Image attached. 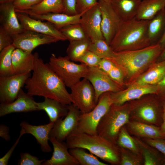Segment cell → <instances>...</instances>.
I'll list each match as a JSON object with an SVG mask.
<instances>
[{"label": "cell", "instance_id": "6da1fadb", "mask_svg": "<svg viewBox=\"0 0 165 165\" xmlns=\"http://www.w3.org/2000/svg\"><path fill=\"white\" fill-rule=\"evenodd\" d=\"M35 59L31 75L26 81L27 93L32 96L43 97L56 100L66 105L73 103L70 93L62 80L53 70L48 63H45L34 54Z\"/></svg>", "mask_w": 165, "mask_h": 165}, {"label": "cell", "instance_id": "7a4b0ae2", "mask_svg": "<svg viewBox=\"0 0 165 165\" xmlns=\"http://www.w3.org/2000/svg\"><path fill=\"white\" fill-rule=\"evenodd\" d=\"M65 141L68 148H82L111 164H120V148L116 143L101 136L74 133Z\"/></svg>", "mask_w": 165, "mask_h": 165}, {"label": "cell", "instance_id": "3957f363", "mask_svg": "<svg viewBox=\"0 0 165 165\" xmlns=\"http://www.w3.org/2000/svg\"><path fill=\"white\" fill-rule=\"evenodd\" d=\"M149 20L136 17L121 21L110 45L115 52L137 50L151 45L147 33Z\"/></svg>", "mask_w": 165, "mask_h": 165}, {"label": "cell", "instance_id": "277c9868", "mask_svg": "<svg viewBox=\"0 0 165 165\" xmlns=\"http://www.w3.org/2000/svg\"><path fill=\"white\" fill-rule=\"evenodd\" d=\"M163 49L159 43L137 50L115 52L112 61L129 76H132L158 59Z\"/></svg>", "mask_w": 165, "mask_h": 165}, {"label": "cell", "instance_id": "5b68a950", "mask_svg": "<svg viewBox=\"0 0 165 165\" xmlns=\"http://www.w3.org/2000/svg\"><path fill=\"white\" fill-rule=\"evenodd\" d=\"M130 112L123 105L112 104L97 126V134L116 143L119 132L130 122Z\"/></svg>", "mask_w": 165, "mask_h": 165}, {"label": "cell", "instance_id": "8992f818", "mask_svg": "<svg viewBox=\"0 0 165 165\" xmlns=\"http://www.w3.org/2000/svg\"><path fill=\"white\" fill-rule=\"evenodd\" d=\"M48 64L66 86L70 88L85 78L88 69L85 64H76L67 56L57 57L54 53L51 54Z\"/></svg>", "mask_w": 165, "mask_h": 165}, {"label": "cell", "instance_id": "52a82bcc", "mask_svg": "<svg viewBox=\"0 0 165 165\" xmlns=\"http://www.w3.org/2000/svg\"><path fill=\"white\" fill-rule=\"evenodd\" d=\"M112 104L110 92L102 94L92 110L88 113H80L76 129L73 133L97 134V130L98 124Z\"/></svg>", "mask_w": 165, "mask_h": 165}, {"label": "cell", "instance_id": "ba28073f", "mask_svg": "<svg viewBox=\"0 0 165 165\" xmlns=\"http://www.w3.org/2000/svg\"><path fill=\"white\" fill-rule=\"evenodd\" d=\"M73 104L81 113L92 110L97 102L96 99L94 90L90 82L83 78L71 88Z\"/></svg>", "mask_w": 165, "mask_h": 165}, {"label": "cell", "instance_id": "9c48e42d", "mask_svg": "<svg viewBox=\"0 0 165 165\" xmlns=\"http://www.w3.org/2000/svg\"><path fill=\"white\" fill-rule=\"evenodd\" d=\"M81 113L73 103L68 105V112L64 118L60 119L54 123L49 134V138H55L58 141H64L76 129L79 116Z\"/></svg>", "mask_w": 165, "mask_h": 165}, {"label": "cell", "instance_id": "30bf717a", "mask_svg": "<svg viewBox=\"0 0 165 165\" xmlns=\"http://www.w3.org/2000/svg\"><path fill=\"white\" fill-rule=\"evenodd\" d=\"M31 76V72L0 76V103L14 101L27 80Z\"/></svg>", "mask_w": 165, "mask_h": 165}, {"label": "cell", "instance_id": "8fae6325", "mask_svg": "<svg viewBox=\"0 0 165 165\" xmlns=\"http://www.w3.org/2000/svg\"><path fill=\"white\" fill-rule=\"evenodd\" d=\"M84 78L88 80L93 86L97 102L100 97L103 94L121 90L120 86L112 80L106 73L97 67H88Z\"/></svg>", "mask_w": 165, "mask_h": 165}, {"label": "cell", "instance_id": "7c38bea8", "mask_svg": "<svg viewBox=\"0 0 165 165\" xmlns=\"http://www.w3.org/2000/svg\"><path fill=\"white\" fill-rule=\"evenodd\" d=\"M12 37L13 44L16 48L29 52H31L34 49L40 45L50 44L60 41L52 36L28 30H24Z\"/></svg>", "mask_w": 165, "mask_h": 165}, {"label": "cell", "instance_id": "4fadbf2b", "mask_svg": "<svg viewBox=\"0 0 165 165\" xmlns=\"http://www.w3.org/2000/svg\"><path fill=\"white\" fill-rule=\"evenodd\" d=\"M16 13L19 20L25 30L52 36L58 38L60 41L67 40L60 30L51 23L48 21L43 22L40 20L35 19L24 13Z\"/></svg>", "mask_w": 165, "mask_h": 165}, {"label": "cell", "instance_id": "5bb4252c", "mask_svg": "<svg viewBox=\"0 0 165 165\" xmlns=\"http://www.w3.org/2000/svg\"><path fill=\"white\" fill-rule=\"evenodd\" d=\"M101 20L98 3L85 11L80 18L79 23L92 41L104 39L101 30Z\"/></svg>", "mask_w": 165, "mask_h": 165}, {"label": "cell", "instance_id": "9a60e30c", "mask_svg": "<svg viewBox=\"0 0 165 165\" xmlns=\"http://www.w3.org/2000/svg\"><path fill=\"white\" fill-rule=\"evenodd\" d=\"M101 13V30L105 40L110 45L121 21L111 3L98 1Z\"/></svg>", "mask_w": 165, "mask_h": 165}, {"label": "cell", "instance_id": "2e32d148", "mask_svg": "<svg viewBox=\"0 0 165 165\" xmlns=\"http://www.w3.org/2000/svg\"><path fill=\"white\" fill-rule=\"evenodd\" d=\"M163 104L157 103L143 104L136 108L130 118L136 121L160 127L162 122Z\"/></svg>", "mask_w": 165, "mask_h": 165}, {"label": "cell", "instance_id": "e0dca14e", "mask_svg": "<svg viewBox=\"0 0 165 165\" xmlns=\"http://www.w3.org/2000/svg\"><path fill=\"white\" fill-rule=\"evenodd\" d=\"M38 111L37 102L33 96L21 89L16 99L8 103H0V117L13 113L27 112Z\"/></svg>", "mask_w": 165, "mask_h": 165}, {"label": "cell", "instance_id": "ac0fdd59", "mask_svg": "<svg viewBox=\"0 0 165 165\" xmlns=\"http://www.w3.org/2000/svg\"><path fill=\"white\" fill-rule=\"evenodd\" d=\"M158 90L157 85L133 84L124 90L111 92V98L113 104L121 105L128 101L139 99L145 95L157 93Z\"/></svg>", "mask_w": 165, "mask_h": 165}, {"label": "cell", "instance_id": "d6986e66", "mask_svg": "<svg viewBox=\"0 0 165 165\" xmlns=\"http://www.w3.org/2000/svg\"><path fill=\"white\" fill-rule=\"evenodd\" d=\"M54 124V123L50 122L47 124L35 126L23 121L20 124L21 128L20 133L23 135L29 134L33 135L39 144L42 151L49 152L52 151L48 143L49 134Z\"/></svg>", "mask_w": 165, "mask_h": 165}, {"label": "cell", "instance_id": "ffe728a7", "mask_svg": "<svg viewBox=\"0 0 165 165\" xmlns=\"http://www.w3.org/2000/svg\"><path fill=\"white\" fill-rule=\"evenodd\" d=\"M49 141L53 147L51 158L45 160L42 165H79V162L70 153L66 142L58 141L55 138H50Z\"/></svg>", "mask_w": 165, "mask_h": 165}, {"label": "cell", "instance_id": "44dd1931", "mask_svg": "<svg viewBox=\"0 0 165 165\" xmlns=\"http://www.w3.org/2000/svg\"><path fill=\"white\" fill-rule=\"evenodd\" d=\"M0 22L1 25L12 37L25 30L19 20L13 3L0 4Z\"/></svg>", "mask_w": 165, "mask_h": 165}, {"label": "cell", "instance_id": "7402d4cb", "mask_svg": "<svg viewBox=\"0 0 165 165\" xmlns=\"http://www.w3.org/2000/svg\"><path fill=\"white\" fill-rule=\"evenodd\" d=\"M12 68L14 74H20L32 71L35 56L31 52L16 48L12 54Z\"/></svg>", "mask_w": 165, "mask_h": 165}, {"label": "cell", "instance_id": "603a6c76", "mask_svg": "<svg viewBox=\"0 0 165 165\" xmlns=\"http://www.w3.org/2000/svg\"><path fill=\"white\" fill-rule=\"evenodd\" d=\"M84 12L74 15H70L63 13H49L29 15L37 20L49 21L60 30L66 26L79 23L80 18Z\"/></svg>", "mask_w": 165, "mask_h": 165}, {"label": "cell", "instance_id": "cb8c5ba5", "mask_svg": "<svg viewBox=\"0 0 165 165\" xmlns=\"http://www.w3.org/2000/svg\"><path fill=\"white\" fill-rule=\"evenodd\" d=\"M39 110H43L46 113L50 122L54 123L58 119L64 117L68 112V105H64L54 99L44 98V101L37 102Z\"/></svg>", "mask_w": 165, "mask_h": 165}, {"label": "cell", "instance_id": "d4e9b609", "mask_svg": "<svg viewBox=\"0 0 165 165\" xmlns=\"http://www.w3.org/2000/svg\"><path fill=\"white\" fill-rule=\"evenodd\" d=\"M127 124L129 131L136 136L147 139H165L159 127L133 120Z\"/></svg>", "mask_w": 165, "mask_h": 165}, {"label": "cell", "instance_id": "484cf974", "mask_svg": "<svg viewBox=\"0 0 165 165\" xmlns=\"http://www.w3.org/2000/svg\"><path fill=\"white\" fill-rule=\"evenodd\" d=\"M141 0H113V8L121 21H127L136 17Z\"/></svg>", "mask_w": 165, "mask_h": 165}, {"label": "cell", "instance_id": "4316f807", "mask_svg": "<svg viewBox=\"0 0 165 165\" xmlns=\"http://www.w3.org/2000/svg\"><path fill=\"white\" fill-rule=\"evenodd\" d=\"M165 31V8L149 20L147 33L151 45L157 43Z\"/></svg>", "mask_w": 165, "mask_h": 165}, {"label": "cell", "instance_id": "83f0119b", "mask_svg": "<svg viewBox=\"0 0 165 165\" xmlns=\"http://www.w3.org/2000/svg\"><path fill=\"white\" fill-rule=\"evenodd\" d=\"M165 77V61L153 64L152 67L133 84L136 85L157 84Z\"/></svg>", "mask_w": 165, "mask_h": 165}, {"label": "cell", "instance_id": "f1b7e54d", "mask_svg": "<svg viewBox=\"0 0 165 165\" xmlns=\"http://www.w3.org/2000/svg\"><path fill=\"white\" fill-rule=\"evenodd\" d=\"M165 8V0H142L136 17L138 19L150 20Z\"/></svg>", "mask_w": 165, "mask_h": 165}, {"label": "cell", "instance_id": "f546056e", "mask_svg": "<svg viewBox=\"0 0 165 165\" xmlns=\"http://www.w3.org/2000/svg\"><path fill=\"white\" fill-rule=\"evenodd\" d=\"M64 7L62 0H42L39 3L27 10L18 12L30 15L49 13H63Z\"/></svg>", "mask_w": 165, "mask_h": 165}, {"label": "cell", "instance_id": "4dcf8cb0", "mask_svg": "<svg viewBox=\"0 0 165 165\" xmlns=\"http://www.w3.org/2000/svg\"><path fill=\"white\" fill-rule=\"evenodd\" d=\"M66 50L67 56L73 61L79 62L81 57L88 50L91 42L89 38L70 41Z\"/></svg>", "mask_w": 165, "mask_h": 165}, {"label": "cell", "instance_id": "1f68e13d", "mask_svg": "<svg viewBox=\"0 0 165 165\" xmlns=\"http://www.w3.org/2000/svg\"><path fill=\"white\" fill-rule=\"evenodd\" d=\"M141 150L144 159L145 165H165V156L163 157L153 149L146 147V145L138 139H135Z\"/></svg>", "mask_w": 165, "mask_h": 165}, {"label": "cell", "instance_id": "d6a6232c", "mask_svg": "<svg viewBox=\"0 0 165 165\" xmlns=\"http://www.w3.org/2000/svg\"><path fill=\"white\" fill-rule=\"evenodd\" d=\"M16 48L13 44L0 51V76L14 75L12 54L13 51Z\"/></svg>", "mask_w": 165, "mask_h": 165}, {"label": "cell", "instance_id": "836d02e7", "mask_svg": "<svg viewBox=\"0 0 165 165\" xmlns=\"http://www.w3.org/2000/svg\"><path fill=\"white\" fill-rule=\"evenodd\" d=\"M88 50L92 52L101 59H110L113 58L115 52L104 39L91 41Z\"/></svg>", "mask_w": 165, "mask_h": 165}, {"label": "cell", "instance_id": "e575fe53", "mask_svg": "<svg viewBox=\"0 0 165 165\" xmlns=\"http://www.w3.org/2000/svg\"><path fill=\"white\" fill-rule=\"evenodd\" d=\"M116 143L120 148L128 149L134 153L140 155L141 153V149L135 139L129 135L123 127L119 132Z\"/></svg>", "mask_w": 165, "mask_h": 165}, {"label": "cell", "instance_id": "d590c367", "mask_svg": "<svg viewBox=\"0 0 165 165\" xmlns=\"http://www.w3.org/2000/svg\"><path fill=\"white\" fill-rule=\"evenodd\" d=\"M69 151L81 165H107L99 160L92 153H89L81 148H69Z\"/></svg>", "mask_w": 165, "mask_h": 165}, {"label": "cell", "instance_id": "8d00e7d4", "mask_svg": "<svg viewBox=\"0 0 165 165\" xmlns=\"http://www.w3.org/2000/svg\"><path fill=\"white\" fill-rule=\"evenodd\" d=\"M60 30L69 41L83 39L88 38L79 23L66 26Z\"/></svg>", "mask_w": 165, "mask_h": 165}, {"label": "cell", "instance_id": "74e56055", "mask_svg": "<svg viewBox=\"0 0 165 165\" xmlns=\"http://www.w3.org/2000/svg\"><path fill=\"white\" fill-rule=\"evenodd\" d=\"M121 165H139L141 164V158L140 155L134 153L130 150L120 148Z\"/></svg>", "mask_w": 165, "mask_h": 165}, {"label": "cell", "instance_id": "f35d334b", "mask_svg": "<svg viewBox=\"0 0 165 165\" xmlns=\"http://www.w3.org/2000/svg\"><path fill=\"white\" fill-rule=\"evenodd\" d=\"M101 59L92 52L88 50L79 60V62L88 67H97Z\"/></svg>", "mask_w": 165, "mask_h": 165}, {"label": "cell", "instance_id": "ab89813d", "mask_svg": "<svg viewBox=\"0 0 165 165\" xmlns=\"http://www.w3.org/2000/svg\"><path fill=\"white\" fill-rule=\"evenodd\" d=\"M45 160H40L36 156H32L28 152L22 153L20 154V158L18 160V165H41Z\"/></svg>", "mask_w": 165, "mask_h": 165}, {"label": "cell", "instance_id": "60d3db41", "mask_svg": "<svg viewBox=\"0 0 165 165\" xmlns=\"http://www.w3.org/2000/svg\"><path fill=\"white\" fill-rule=\"evenodd\" d=\"M42 0H16L13 3L16 12L27 10Z\"/></svg>", "mask_w": 165, "mask_h": 165}, {"label": "cell", "instance_id": "b9f144b4", "mask_svg": "<svg viewBox=\"0 0 165 165\" xmlns=\"http://www.w3.org/2000/svg\"><path fill=\"white\" fill-rule=\"evenodd\" d=\"M145 142L155 148L165 156V139L144 138Z\"/></svg>", "mask_w": 165, "mask_h": 165}, {"label": "cell", "instance_id": "7bdbcfd3", "mask_svg": "<svg viewBox=\"0 0 165 165\" xmlns=\"http://www.w3.org/2000/svg\"><path fill=\"white\" fill-rule=\"evenodd\" d=\"M97 0H76V9L78 13H82L97 4Z\"/></svg>", "mask_w": 165, "mask_h": 165}, {"label": "cell", "instance_id": "ee69618b", "mask_svg": "<svg viewBox=\"0 0 165 165\" xmlns=\"http://www.w3.org/2000/svg\"><path fill=\"white\" fill-rule=\"evenodd\" d=\"M12 37L7 32L2 25L0 26V51L13 44Z\"/></svg>", "mask_w": 165, "mask_h": 165}, {"label": "cell", "instance_id": "f6af8a7d", "mask_svg": "<svg viewBox=\"0 0 165 165\" xmlns=\"http://www.w3.org/2000/svg\"><path fill=\"white\" fill-rule=\"evenodd\" d=\"M109 77L119 86L123 82L124 73L122 70L116 65L109 72L107 73Z\"/></svg>", "mask_w": 165, "mask_h": 165}, {"label": "cell", "instance_id": "bcb514c9", "mask_svg": "<svg viewBox=\"0 0 165 165\" xmlns=\"http://www.w3.org/2000/svg\"><path fill=\"white\" fill-rule=\"evenodd\" d=\"M64 7L63 13L70 15L78 14L76 9V0H62Z\"/></svg>", "mask_w": 165, "mask_h": 165}, {"label": "cell", "instance_id": "7dc6e473", "mask_svg": "<svg viewBox=\"0 0 165 165\" xmlns=\"http://www.w3.org/2000/svg\"><path fill=\"white\" fill-rule=\"evenodd\" d=\"M23 135L20 133L19 136L16 142L7 153L0 159V165H7L8 164L9 160L11 157L14 150L18 144L20 140Z\"/></svg>", "mask_w": 165, "mask_h": 165}, {"label": "cell", "instance_id": "c3c4849f", "mask_svg": "<svg viewBox=\"0 0 165 165\" xmlns=\"http://www.w3.org/2000/svg\"><path fill=\"white\" fill-rule=\"evenodd\" d=\"M116 65L112 61L107 59L104 58L101 59L97 67L108 73Z\"/></svg>", "mask_w": 165, "mask_h": 165}, {"label": "cell", "instance_id": "681fc988", "mask_svg": "<svg viewBox=\"0 0 165 165\" xmlns=\"http://www.w3.org/2000/svg\"><path fill=\"white\" fill-rule=\"evenodd\" d=\"M9 131L8 126L3 124L0 125V136L7 141H9L10 139Z\"/></svg>", "mask_w": 165, "mask_h": 165}, {"label": "cell", "instance_id": "f907efd6", "mask_svg": "<svg viewBox=\"0 0 165 165\" xmlns=\"http://www.w3.org/2000/svg\"><path fill=\"white\" fill-rule=\"evenodd\" d=\"M158 91L160 92V97L163 102H165V77L157 84Z\"/></svg>", "mask_w": 165, "mask_h": 165}, {"label": "cell", "instance_id": "816d5d0a", "mask_svg": "<svg viewBox=\"0 0 165 165\" xmlns=\"http://www.w3.org/2000/svg\"><path fill=\"white\" fill-rule=\"evenodd\" d=\"M160 127L162 132L165 136V102L163 103L162 122Z\"/></svg>", "mask_w": 165, "mask_h": 165}, {"label": "cell", "instance_id": "f5cc1de1", "mask_svg": "<svg viewBox=\"0 0 165 165\" xmlns=\"http://www.w3.org/2000/svg\"><path fill=\"white\" fill-rule=\"evenodd\" d=\"M158 43L160 44L163 50L165 48V31L162 38Z\"/></svg>", "mask_w": 165, "mask_h": 165}, {"label": "cell", "instance_id": "db71d44e", "mask_svg": "<svg viewBox=\"0 0 165 165\" xmlns=\"http://www.w3.org/2000/svg\"><path fill=\"white\" fill-rule=\"evenodd\" d=\"M161 61H165V48L162 51L159 58Z\"/></svg>", "mask_w": 165, "mask_h": 165}, {"label": "cell", "instance_id": "11a10c76", "mask_svg": "<svg viewBox=\"0 0 165 165\" xmlns=\"http://www.w3.org/2000/svg\"><path fill=\"white\" fill-rule=\"evenodd\" d=\"M16 0H0V4L6 3H13Z\"/></svg>", "mask_w": 165, "mask_h": 165}, {"label": "cell", "instance_id": "9f6ffc18", "mask_svg": "<svg viewBox=\"0 0 165 165\" xmlns=\"http://www.w3.org/2000/svg\"><path fill=\"white\" fill-rule=\"evenodd\" d=\"M113 0H97L98 1H101L105 2L111 3Z\"/></svg>", "mask_w": 165, "mask_h": 165}]
</instances>
